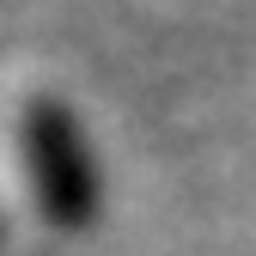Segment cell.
Listing matches in <instances>:
<instances>
[{
  "label": "cell",
  "instance_id": "1",
  "mask_svg": "<svg viewBox=\"0 0 256 256\" xmlns=\"http://www.w3.org/2000/svg\"><path fill=\"white\" fill-rule=\"evenodd\" d=\"M24 152H30V177H37L49 220L86 226L92 208H98V177H92V152H86V134L68 116V104L37 98L24 110Z\"/></svg>",
  "mask_w": 256,
  "mask_h": 256
}]
</instances>
